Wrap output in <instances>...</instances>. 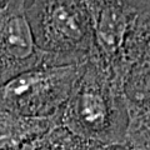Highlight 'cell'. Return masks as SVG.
<instances>
[{"label":"cell","instance_id":"obj_11","mask_svg":"<svg viewBox=\"0 0 150 150\" xmlns=\"http://www.w3.org/2000/svg\"><path fill=\"white\" fill-rule=\"evenodd\" d=\"M10 1H11V0H0V9H3L4 6H6Z\"/></svg>","mask_w":150,"mask_h":150},{"label":"cell","instance_id":"obj_10","mask_svg":"<svg viewBox=\"0 0 150 150\" xmlns=\"http://www.w3.org/2000/svg\"><path fill=\"white\" fill-rule=\"evenodd\" d=\"M106 150H131L126 146H108Z\"/></svg>","mask_w":150,"mask_h":150},{"label":"cell","instance_id":"obj_8","mask_svg":"<svg viewBox=\"0 0 150 150\" xmlns=\"http://www.w3.org/2000/svg\"><path fill=\"white\" fill-rule=\"evenodd\" d=\"M70 135L67 130L62 126L49 130L44 135H40L38 138H34L21 144L13 150H55L60 144H63Z\"/></svg>","mask_w":150,"mask_h":150},{"label":"cell","instance_id":"obj_6","mask_svg":"<svg viewBox=\"0 0 150 150\" xmlns=\"http://www.w3.org/2000/svg\"><path fill=\"white\" fill-rule=\"evenodd\" d=\"M128 115L124 146L131 150H149V59L131 68L123 81Z\"/></svg>","mask_w":150,"mask_h":150},{"label":"cell","instance_id":"obj_2","mask_svg":"<svg viewBox=\"0 0 150 150\" xmlns=\"http://www.w3.org/2000/svg\"><path fill=\"white\" fill-rule=\"evenodd\" d=\"M90 19L94 59L123 84L137 63L149 59V0H83Z\"/></svg>","mask_w":150,"mask_h":150},{"label":"cell","instance_id":"obj_9","mask_svg":"<svg viewBox=\"0 0 150 150\" xmlns=\"http://www.w3.org/2000/svg\"><path fill=\"white\" fill-rule=\"evenodd\" d=\"M108 146L104 145L88 142V140H83L79 138L71 137L69 143V150H106Z\"/></svg>","mask_w":150,"mask_h":150},{"label":"cell","instance_id":"obj_1","mask_svg":"<svg viewBox=\"0 0 150 150\" xmlns=\"http://www.w3.org/2000/svg\"><path fill=\"white\" fill-rule=\"evenodd\" d=\"M60 126L75 138L104 146H124L128 115L123 84L89 59L60 112Z\"/></svg>","mask_w":150,"mask_h":150},{"label":"cell","instance_id":"obj_4","mask_svg":"<svg viewBox=\"0 0 150 150\" xmlns=\"http://www.w3.org/2000/svg\"><path fill=\"white\" fill-rule=\"evenodd\" d=\"M84 65H40L16 75L0 85V108L34 118L59 114Z\"/></svg>","mask_w":150,"mask_h":150},{"label":"cell","instance_id":"obj_7","mask_svg":"<svg viewBox=\"0 0 150 150\" xmlns=\"http://www.w3.org/2000/svg\"><path fill=\"white\" fill-rule=\"evenodd\" d=\"M60 112L54 116L34 118L0 108V150H13L60 126Z\"/></svg>","mask_w":150,"mask_h":150},{"label":"cell","instance_id":"obj_5","mask_svg":"<svg viewBox=\"0 0 150 150\" xmlns=\"http://www.w3.org/2000/svg\"><path fill=\"white\" fill-rule=\"evenodd\" d=\"M24 4L25 0H11L0 9V85L26 70L44 65Z\"/></svg>","mask_w":150,"mask_h":150},{"label":"cell","instance_id":"obj_3","mask_svg":"<svg viewBox=\"0 0 150 150\" xmlns=\"http://www.w3.org/2000/svg\"><path fill=\"white\" fill-rule=\"evenodd\" d=\"M24 8L44 65L84 64L93 56V30L83 0H25Z\"/></svg>","mask_w":150,"mask_h":150}]
</instances>
